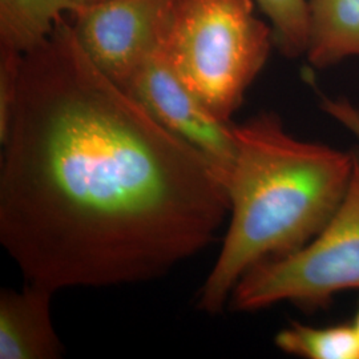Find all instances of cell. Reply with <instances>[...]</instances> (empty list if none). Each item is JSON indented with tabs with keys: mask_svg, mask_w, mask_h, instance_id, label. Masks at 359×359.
I'll list each match as a JSON object with an SVG mask.
<instances>
[{
	"mask_svg": "<svg viewBox=\"0 0 359 359\" xmlns=\"http://www.w3.org/2000/svg\"><path fill=\"white\" fill-rule=\"evenodd\" d=\"M0 144V241L53 293L157 280L229 215L209 161L95 65L71 18L23 55Z\"/></svg>",
	"mask_w": 359,
	"mask_h": 359,
	"instance_id": "obj_1",
	"label": "cell"
},
{
	"mask_svg": "<svg viewBox=\"0 0 359 359\" xmlns=\"http://www.w3.org/2000/svg\"><path fill=\"white\" fill-rule=\"evenodd\" d=\"M233 129L231 221L197 301L208 314L224 310L246 271L294 252L321 231L346 193L354 164L353 151L298 140L271 112Z\"/></svg>",
	"mask_w": 359,
	"mask_h": 359,
	"instance_id": "obj_2",
	"label": "cell"
},
{
	"mask_svg": "<svg viewBox=\"0 0 359 359\" xmlns=\"http://www.w3.org/2000/svg\"><path fill=\"white\" fill-rule=\"evenodd\" d=\"M255 7V0H169L158 22L157 52L226 123L276 46Z\"/></svg>",
	"mask_w": 359,
	"mask_h": 359,
	"instance_id": "obj_3",
	"label": "cell"
},
{
	"mask_svg": "<svg viewBox=\"0 0 359 359\" xmlns=\"http://www.w3.org/2000/svg\"><path fill=\"white\" fill-rule=\"evenodd\" d=\"M346 193L308 244L246 271L231 292V309L257 311L278 302L325 308L335 294L359 290V151Z\"/></svg>",
	"mask_w": 359,
	"mask_h": 359,
	"instance_id": "obj_4",
	"label": "cell"
},
{
	"mask_svg": "<svg viewBox=\"0 0 359 359\" xmlns=\"http://www.w3.org/2000/svg\"><path fill=\"white\" fill-rule=\"evenodd\" d=\"M123 90L157 123L203 154L228 185L236 157L234 124L215 115L180 80L157 50Z\"/></svg>",
	"mask_w": 359,
	"mask_h": 359,
	"instance_id": "obj_5",
	"label": "cell"
},
{
	"mask_svg": "<svg viewBox=\"0 0 359 359\" xmlns=\"http://www.w3.org/2000/svg\"><path fill=\"white\" fill-rule=\"evenodd\" d=\"M169 0H103L69 16L95 65L124 88L157 50V28Z\"/></svg>",
	"mask_w": 359,
	"mask_h": 359,
	"instance_id": "obj_6",
	"label": "cell"
},
{
	"mask_svg": "<svg viewBox=\"0 0 359 359\" xmlns=\"http://www.w3.org/2000/svg\"><path fill=\"white\" fill-rule=\"evenodd\" d=\"M53 292L28 283L0 292V358L56 359L63 345L52 321Z\"/></svg>",
	"mask_w": 359,
	"mask_h": 359,
	"instance_id": "obj_7",
	"label": "cell"
},
{
	"mask_svg": "<svg viewBox=\"0 0 359 359\" xmlns=\"http://www.w3.org/2000/svg\"><path fill=\"white\" fill-rule=\"evenodd\" d=\"M305 55L314 68L359 57V0H309Z\"/></svg>",
	"mask_w": 359,
	"mask_h": 359,
	"instance_id": "obj_8",
	"label": "cell"
},
{
	"mask_svg": "<svg viewBox=\"0 0 359 359\" xmlns=\"http://www.w3.org/2000/svg\"><path fill=\"white\" fill-rule=\"evenodd\" d=\"M81 8L76 0H0V47L27 53Z\"/></svg>",
	"mask_w": 359,
	"mask_h": 359,
	"instance_id": "obj_9",
	"label": "cell"
},
{
	"mask_svg": "<svg viewBox=\"0 0 359 359\" xmlns=\"http://www.w3.org/2000/svg\"><path fill=\"white\" fill-rule=\"evenodd\" d=\"M281 351L306 359H359L358 335L353 323L308 326L292 322L274 338Z\"/></svg>",
	"mask_w": 359,
	"mask_h": 359,
	"instance_id": "obj_10",
	"label": "cell"
},
{
	"mask_svg": "<svg viewBox=\"0 0 359 359\" xmlns=\"http://www.w3.org/2000/svg\"><path fill=\"white\" fill-rule=\"evenodd\" d=\"M266 15L278 50L298 57L308 50L309 0H255Z\"/></svg>",
	"mask_w": 359,
	"mask_h": 359,
	"instance_id": "obj_11",
	"label": "cell"
},
{
	"mask_svg": "<svg viewBox=\"0 0 359 359\" xmlns=\"http://www.w3.org/2000/svg\"><path fill=\"white\" fill-rule=\"evenodd\" d=\"M23 55L11 48L0 47V142L6 140L11 126Z\"/></svg>",
	"mask_w": 359,
	"mask_h": 359,
	"instance_id": "obj_12",
	"label": "cell"
},
{
	"mask_svg": "<svg viewBox=\"0 0 359 359\" xmlns=\"http://www.w3.org/2000/svg\"><path fill=\"white\" fill-rule=\"evenodd\" d=\"M322 108L359 140V107L346 99L322 97Z\"/></svg>",
	"mask_w": 359,
	"mask_h": 359,
	"instance_id": "obj_13",
	"label": "cell"
},
{
	"mask_svg": "<svg viewBox=\"0 0 359 359\" xmlns=\"http://www.w3.org/2000/svg\"><path fill=\"white\" fill-rule=\"evenodd\" d=\"M76 1L81 7H86V6H90V4L100 3V1H103V0H76Z\"/></svg>",
	"mask_w": 359,
	"mask_h": 359,
	"instance_id": "obj_14",
	"label": "cell"
},
{
	"mask_svg": "<svg viewBox=\"0 0 359 359\" xmlns=\"http://www.w3.org/2000/svg\"><path fill=\"white\" fill-rule=\"evenodd\" d=\"M353 326H354V330H355V333L358 335L359 339V306L357 309V313H355V317H354V321H353Z\"/></svg>",
	"mask_w": 359,
	"mask_h": 359,
	"instance_id": "obj_15",
	"label": "cell"
}]
</instances>
